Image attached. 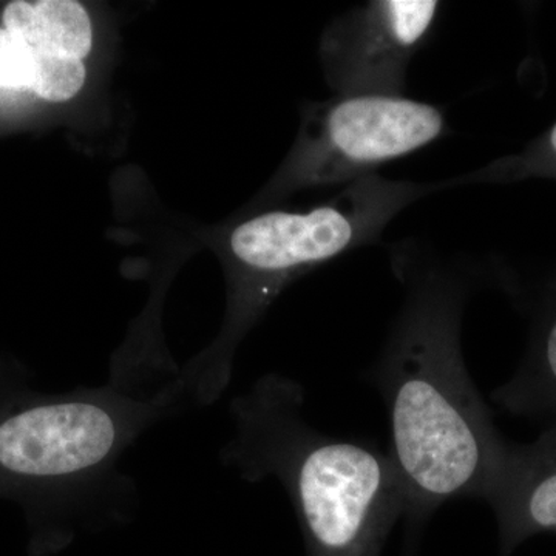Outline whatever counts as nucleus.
Wrapping results in <instances>:
<instances>
[{
    "mask_svg": "<svg viewBox=\"0 0 556 556\" xmlns=\"http://www.w3.org/2000/svg\"><path fill=\"white\" fill-rule=\"evenodd\" d=\"M195 407L185 372L150 357H121L104 386L61 394L0 376V497L24 507L31 554H56L79 529L123 519L135 492L124 455Z\"/></svg>",
    "mask_w": 556,
    "mask_h": 556,
    "instance_id": "1",
    "label": "nucleus"
},
{
    "mask_svg": "<svg viewBox=\"0 0 556 556\" xmlns=\"http://www.w3.org/2000/svg\"><path fill=\"white\" fill-rule=\"evenodd\" d=\"M447 134L437 104L405 94H338L313 116L291 181L346 186Z\"/></svg>",
    "mask_w": 556,
    "mask_h": 556,
    "instance_id": "5",
    "label": "nucleus"
},
{
    "mask_svg": "<svg viewBox=\"0 0 556 556\" xmlns=\"http://www.w3.org/2000/svg\"><path fill=\"white\" fill-rule=\"evenodd\" d=\"M437 0H369L345 11L325 35L324 61L338 94L401 97L408 70L441 16Z\"/></svg>",
    "mask_w": 556,
    "mask_h": 556,
    "instance_id": "6",
    "label": "nucleus"
},
{
    "mask_svg": "<svg viewBox=\"0 0 556 556\" xmlns=\"http://www.w3.org/2000/svg\"><path fill=\"white\" fill-rule=\"evenodd\" d=\"M3 25L46 56L83 61L93 42L89 13L73 0H16L3 11Z\"/></svg>",
    "mask_w": 556,
    "mask_h": 556,
    "instance_id": "9",
    "label": "nucleus"
},
{
    "mask_svg": "<svg viewBox=\"0 0 556 556\" xmlns=\"http://www.w3.org/2000/svg\"><path fill=\"white\" fill-rule=\"evenodd\" d=\"M486 504L495 514L500 556L514 555L530 538L556 532V422L530 444H510Z\"/></svg>",
    "mask_w": 556,
    "mask_h": 556,
    "instance_id": "7",
    "label": "nucleus"
},
{
    "mask_svg": "<svg viewBox=\"0 0 556 556\" xmlns=\"http://www.w3.org/2000/svg\"><path fill=\"white\" fill-rule=\"evenodd\" d=\"M450 189V178L419 182L375 174L350 182L338 197L309 211L266 212L240 223L229 239L240 274L232 328L222 345L182 369L199 407L225 393L237 340L291 278L375 243L405 208Z\"/></svg>",
    "mask_w": 556,
    "mask_h": 556,
    "instance_id": "4",
    "label": "nucleus"
},
{
    "mask_svg": "<svg viewBox=\"0 0 556 556\" xmlns=\"http://www.w3.org/2000/svg\"><path fill=\"white\" fill-rule=\"evenodd\" d=\"M38 53L5 28H0V87L31 90Z\"/></svg>",
    "mask_w": 556,
    "mask_h": 556,
    "instance_id": "12",
    "label": "nucleus"
},
{
    "mask_svg": "<svg viewBox=\"0 0 556 556\" xmlns=\"http://www.w3.org/2000/svg\"><path fill=\"white\" fill-rule=\"evenodd\" d=\"M84 83H86V67L83 61L38 53L31 91L42 100L51 102L72 100L83 89Z\"/></svg>",
    "mask_w": 556,
    "mask_h": 556,
    "instance_id": "11",
    "label": "nucleus"
},
{
    "mask_svg": "<svg viewBox=\"0 0 556 556\" xmlns=\"http://www.w3.org/2000/svg\"><path fill=\"white\" fill-rule=\"evenodd\" d=\"M405 298L369 380L386 402L390 455L407 493V521L419 530L453 500H489L511 442L464 361L463 320L470 268L397 255Z\"/></svg>",
    "mask_w": 556,
    "mask_h": 556,
    "instance_id": "2",
    "label": "nucleus"
},
{
    "mask_svg": "<svg viewBox=\"0 0 556 556\" xmlns=\"http://www.w3.org/2000/svg\"><path fill=\"white\" fill-rule=\"evenodd\" d=\"M299 382L270 375L230 405L233 438L226 466L249 482L283 485L308 556H382L391 530L407 518L404 482L390 452L358 439L328 437L303 416Z\"/></svg>",
    "mask_w": 556,
    "mask_h": 556,
    "instance_id": "3",
    "label": "nucleus"
},
{
    "mask_svg": "<svg viewBox=\"0 0 556 556\" xmlns=\"http://www.w3.org/2000/svg\"><path fill=\"white\" fill-rule=\"evenodd\" d=\"M530 178L556 179V123L518 155L504 156L481 169L452 178V181L455 188H463Z\"/></svg>",
    "mask_w": 556,
    "mask_h": 556,
    "instance_id": "10",
    "label": "nucleus"
},
{
    "mask_svg": "<svg viewBox=\"0 0 556 556\" xmlns=\"http://www.w3.org/2000/svg\"><path fill=\"white\" fill-rule=\"evenodd\" d=\"M492 399L510 415L556 422V276L538 302L532 338L521 365L493 391Z\"/></svg>",
    "mask_w": 556,
    "mask_h": 556,
    "instance_id": "8",
    "label": "nucleus"
}]
</instances>
